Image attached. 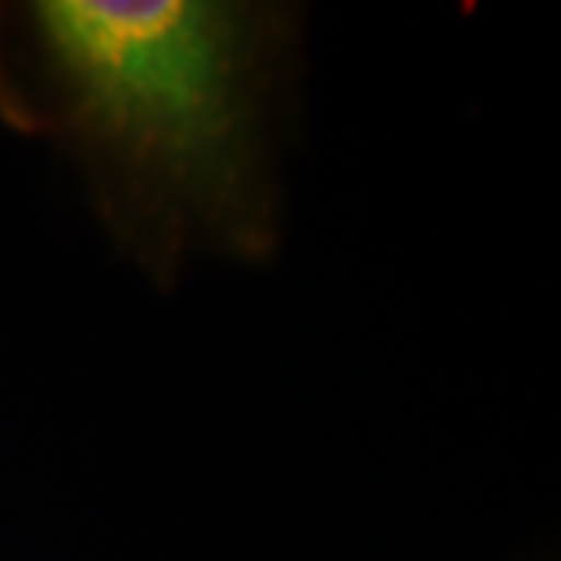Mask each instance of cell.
I'll use <instances>...</instances> for the list:
<instances>
[{"instance_id":"obj_1","label":"cell","mask_w":561,"mask_h":561,"mask_svg":"<svg viewBox=\"0 0 561 561\" xmlns=\"http://www.w3.org/2000/svg\"><path fill=\"white\" fill-rule=\"evenodd\" d=\"M20 116L69 150L106 231L160 284L280 241L297 13L234 0H35Z\"/></svg>"}]
</instances>
